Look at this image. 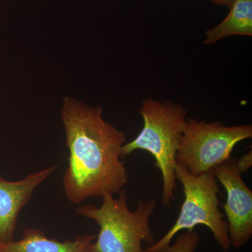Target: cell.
Segmentation results:
<instances>
[{
	"mask_svg": "<svg viewBox=\"0 0 252 252\" xmlns=\"http://www.w3.org/2000/svg\"><path fill=\"white\" fill-rule=\"evenodd\" d=\"M176 180L183 187L185 200L178 218L168 231L158 241L143 249V252H160L166 248L181 230H194L196 225L207 226L224 252L231 248L228 223L219 209L218 183L213 170L198 176L192 175L185 167L177 163Z\"/></svg>",
	"mask_w": 252,
	"mask_h": 252,
	"instance_id": "277c9868",
	"label": "cell"
},
{
	"mask_svg": "<svg viewBox=\"0 0 252 252\" xmlns=\"http://www.w3.org/2000/svg\"><path fill=\"white\" fill-rule=\"evenodd\" d=\"M140 114L143 127L135 139L123 146L122 158L138 149L152 154L162 174V204L170 207L177 190L176 157L187 124V111L172 101L160 102L148 97L142 101Z\"/></svg>",
	"mask_w": 252,
	"mask_h": 252,
	"instance_id": "7a4b0ae2",
	"label": "cell"
},
{
	"mask_svg": "<svg viewBox=\"0 0 252 252\" xmlns=\"http://www.w3.org/2000/svg\"><path fill=\"white\" fill-rule=\"evenodd\" d=\"M212 2L218 5H223L230 7V5L233 4L235 0H211Z\"/></svg>",
	"mask_w": 252,
	"mask_h": 252,
	"instance_id": "7c38bea8",
	"label": "cell"
},
{
	"mask_svg": "<svg viewBox=\"0 0 252 252\" xmlns=\"http://www.w3.org/2000/svg\"><path fill=\"white\" fill-rule=\"evenodd\" d=\"M200 237L195 230H187L181 235L175 243L169 245L160 252H195L200 243Z\"/></svg>",
	"mask_w": 252,
	"mask_h": 252,
	"instance_id": "30bf717a",
	"label": "cell"
},
{
	"mask_svg": "<svg viewBox=\"0 0 252 252\" xmlns=\"http://www.w3.org/2000/svg\"><path fill=\"white\" fill-rule=\"evenodd\" d=\"M91 252H93L92 251H91Z\"/></svg>",
	"mask_w": 252,
	"mask_h": 252,
	"instance_id": "4fadbf2b",
	"label": "cell"
},
{
	"mask_svg": "<svg viewBox=\"0 0 252 252\" xmlns=\"http://www.w3.org/2000/svg\"><path fill=\"white\" fill-rule=\"evenodd\" d=\"M118 194V198L105 194L99 207L88 204L76 210L77 215L94 220L99 225V233L91 245V251L143 252V242L149 246L155 243L150 217L157 201L154 199L140 200L135 211H130L125 189Z\"/></svg>",
	"mask_w": 252,
	"mask_h": 252,
	"instance_id": "3957f363",
	"label": "cell"
},
{
	"mask_svg": "<svg viewBox=\"0 0 252 252\" xmlns=\"http://www.w3.org/2000/svg\"><path fill=\"white\" fill-rule=\"evenodd\" d=\"M230 13L216 27L207 31L205 44L233 35H252V0H235Z\"/></svg>",
	"mask_w": 252,
	"mask_h": 252,
	"instance_id": "9c48e42d",
	"label": "cell"
},
{
	"mask_svg": "<svg viewBox=\"0 0 252 252\" xmlns=\"http://www.w3.org/2000/svg\"><path fill=\"white\" fill-rule=\"evenodd\" d=\"M59 167H46L17 181L0 177V242L14 240L20 212L32 198L34 190Z\"/></svg>",
	"mask_w": 252,
	"mask_h": 252,
	"instance_id": "52a82bcc",
	"label": "cell"
},
{
	"mask_svg": "<svg viewBox=\"0 0 252 252\" xmlns=\"http://www.w3.org/2000/svg\"><path fill=\"white\" fill-rule=\"evenodd\" d=\"M96 235H79L59 241L48 238L42 230L28 228L21 240L0 242V252H91Z\"/></svg>",
	"mask_w": 252,
	"mask_h": 252,
	"instance_id": "ba28073f",
	"label": "cell"
},
{
	"mask_svg": "<svg viewBox=\"0 0 252 252\" xmlns=\"http://www.w3.org/2000/svg\"><path fill=\"white\" fill-rule=\"evenodd\" d=\"M213 171L226 191V202L220 205L228 220L231 247L238 250L248 243L252 235V192L242 178L236 159L230 158Z\"/></svg>",
	"mask_w": 252,
	"mask_h": 252,
	"instance_id": "8992f818",
	"label": "cell"
},
{
	"mask_svg": "<svg viewBox=\"0 0 252 252\" xmlns=\"http://www.w3.org/2000/svg\"><path fill=\"white\" fill-rule=\"evenodd\" d=\"M252 137L250 124L227 126L187 118L176 161L192 175H202L229 160L235 145Z\"/></svg>",
	"mask_w": 252,
	"mask_h": 252,
	"instance_id": "5b68a950",
	"label": "cell"
},
{
	"mask_svg": "<svg viewBox=\"0 0 252 252\" xmlns=\"http://www.w3.org/2000/svg\"><path fill=\"white\" fill-rule=\"evenodd\" d=\"M252 151L249 153L245 154L243 157L240 158L239 160H236V165L239 170L242 174L248 171L252 165Z\"/></svg>",
	"mask_w": 252,
	"mask_h": 252,
	"instance_id": "8fae6325",
	"label": "cell"
},
{
	"mask_svg": "<svg viewBox=\"0 0 252 252\" xmlns=\"http://www.w3.org/2000/svg\"><path fill=\"white\" fill-rule=\"evenodd\" d=\"M61 119L69 151L63 178L68 201L79 205L120 192L129 181L122 160L125 133L104 120L102 107L89 106L69 96L63 99Z\"/></svg>",
	"mask_w": 252,
	"mask_h": 252,
	"instance_id": "6da1fadb",
	"label": "cell"
}]
</instances>
